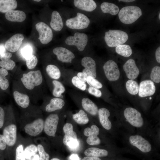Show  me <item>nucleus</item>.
I'll return each instance as SVG.
<instances>
[{"instance_id":"23","label":"nucleus","mask_w":160,"mask_h":160,"mask_svg":"<svg viewBox=\"0 0 160 160\" xmlns=\"http://www.w3.org/2000/svg\"><path fill=\"white\" fill-rule=\"evenodd\" d=\"M50 25L52 29L57 31H60L63 27L61 17L56 11H53L52 14Z\"/></svg>"},{"instance_id":"20","label":"nucleus","mask_w":160,"mask_h":160,"mask_svg":"<svg viewBox=\"0 0 160 160\" xmlns=\"http://www.w3.org/2000/svg\"><path fill=\"white\" fill-rule=\"evenodd\" d=\"M98 114L100 122L105 129L109 130L112 127L111 122L109 119L110 112L107 108H102L98 110Z\"/></svg>"},{"instance_id":"27","label":"nucleus","mask_w":160,"mask_h":160,"mask_svg":"<svg viewBox=\"0 0 160 160\" xmlns=\"http://www.w3.org/2000/svg\"><path fill=\"white\" fill-rule=\"evenodd\" d=\"M13 96L16 102L19 106L23 108L29 106L30 99L27 95L15 91L13 92Z\"/></svg>"},{"instance_id":"1","label":"nucleus","mask_w":160,"mask_h":160,"mask_svg":"<svg viewBox=\"0 0 160 160\" xmlns=\"http://www.w3.org/2000/svg\"><path fill=\"white\" fill-rule=\"evenodd\" d=\"M142 15L139 7L135 6L125 7L119 11V18L123 23L131 24L136 21Z\"/></svg>"},{"instance_id":"2","label":"nucleus","mask_w":160,"mask_h":160,"mask_svg":"<svg viewBox=\"0 0 160 160\" xmlns=\"http://www.w3.org/2000/svg\"><path fill=\"white\" fill-rule=\"evenodd\" d=\"M128 36L125 32L119 30H109L105 32L104 40L108 46L116 47L124 43L127 40Z\"/></svg>"},{"instance_id":"43","label":"nucleus","mask_w":160,"mask_h":160,"mask_svg":"<svg viewBox=\"0 0 160 160\" xmlns=\"http://www.w3.org/2000/svg\"><path fill=\"white\" fill-rule=\"evenodd\" d=\"M33 50L31 46L28 45L24 46L22 49L21 54L25 58L32 54Z\"/></svg>"},{"instance_id":"28","label":"nucleus","mask_w":160,"mask_h":160,"mask_svg":"<svg viewBox=\"0 0 160 160\" xmlns=\"http://www.w3.org/2000/svg\"><path fill=\"white\" fill-rule=\"evenodd\" d=\"M84 153L87 156L98 158L106 156L108 153V151L105 149L95 147H90L87 149Z\"/></svg>"},{"instance_id":"53","label":"nucleus","mask_w":160,"mask_h":160,"mask_svg":"<svg viewBox=\"0 0 160 160\" xmlns=\"http://www.w3.org/2000/svg\"><path fill=\"white\" fill-rule=\"evenodd\" d=\"M81 160H102L98 157H91V156H86L84 157Z\"/></svg>"},{"instance_id":"55","label":"nucleus","mask_w":160,"mask_h":160,"mask_svg":"<svg viewBox=\"0 0 160 160\" xmlns=\"http://www.w3.org/2000/svg\"><path fill=\"white\" fill-rule=\"evenodd\" d=\"M135 0H118L119 1H123L124 2H132L134 1H135Z\"/></svg>"},{"instance_id":"42","label":"nucleus","mask_w":160,"mask_h":160,"mask_svg":"<svg viewBox=\"0 0 160 160\" xmlns=\"http://www.w3.org/2000/svg\"><path fill=\"white\" fill-rule=\"evenodd\" d=\"M37 147L39 154L40 160H49V155L45 152L43 146L41 144H39Z\"/></svg>"},{"instance_id":"31","label":"nucleus","mask_w":160,"mask_h":160,"mask_svg":"<svg viewBox=\"0 0 160 160\" xmlns=\"http://www.w3.org/2000/svg\"><path fill=\"white\" fill-rule=\"evenodd\" d=\"M73 119L78 124H87L89 119L87 114L82 110H80L78 113L72 116Z\"/></svg>"},{"instance_id":"5","label":"nucleus","mask_w":160,"mask_h":160,"mask_svg":"<svg viewBox=\"0 0 160 160\" xmlns=\"http://www.w3.org/2000/svg\"><path fill=\"white\" fill-rule=\"evenodd\" d=\"M90 23L89 18L84 14L78 12L76 16L68 19L65 25L68 28L75 30H81L87 28Z\"/></svg>"},{"instance_id":"8","label":"nucleus","mask_w":160,"mask_h":160,"mask_svg":"<svg viewBox=\"0 0 160 160\" xmlns=\"http://www.w3.org/2000/svg\"><path fill=\"white\" fill-rule=\"evenodd\" d=\"M36 28L39 33L38 39L43 44L50 42L53 38V33L51 28L44 23L41 22L37 23Z\"/></svg>"},{"instance_id":"46","label":"nucleus","mask_w":160,"mask_h":160,"mask_svg":"<svg viewBox=\"0 0 160 160\" xmlns=\"http://www.w3.org/2000/svg\"><path fill=\"white\" fill-rule=\"evenodd\" d=\"M6 147L4 137L2 135L0 134V150L3 151L5 150Z\"/></svg>"},{"instance_id":"48","label":"nucleus","mask_w":160,"mask_h":160,"mask_svg":"<svg viewBox=\"0 0 160 160\" xmlns=\"http://www.w3.org/2000/svg\"><path fill=\"white\" fill-rule=\"evenodd\" d=\"M77 76L84 83L87 82L88 76L85 73L83 72H79L77 74Z\"/></svg>"},{"instance_id":"22","label":"nucleus","mask_w":160,"mask_h":160,"mask_svg":"<svg viewBox=\"0 0 160 160\" xmlns=\"http://www.w3.org/2000/svg\"><path fill=\"white\" fill-rule=\"evenodd\" d=\"M5 17L7 20L10 21L22 22L25 20L26 15L23 11L12 10L5 13Z\"/></svg>"},{"instance_id":"13","label":"nucleus","mask_w":160,"mask_h":160,"mask_svg":"<svg viewBox=\"0 0 160 160\" xmlns=\"http://www.w3.org/2000/svg\"><path fill=\"white\" fill-rule=\"evenodd\" d=\"M44 120L42 119H36L25 126V132L31 136H36L42 132L44 128Z\"/></svg>"},{"instance_id":"47","label":"nucleus","mask_w":160,"mask_h":160,"mask_svg":"<svg viewBox=\"0 0 160 160\" xmlns=\"http://www.w3.org/2000/svg\"><path fill=\"white\" fill-rule=\"evenodd\" d=\"M5 113L4 109L0 107V129L4 125Z\"/></svg>"},{"instance_id":"57","label":"nucleus","mask_w":160,"mask_h":160,"mask_svg":"<svg viewBox=\"0 0 160 160\" xmlns=\"http://www.w3.org/2000/svg\"><path fill=\"white\" fill-rule=\"evenodd\" d=\"M35 1H37V2H39L41 1L40 0H34Z\"/></svg>"},{"instance_id":"45","label":"nucleus","mask_w":160,"mask_h":160,"mask_svg":"<svg viewBox=\"0 0 160 160\" xmlns=\"http://www.w3.org/2000/svg\"><path fill=\"white\" fill-rule=\"evenodd\" d=\"M9 86L8 80L0 75V87L3 90L7 89Z\"/></svg>"},{"instance_id":"30","label":"nucleus","mask_w":160,"mask_h":160,"mask_svg":"<svg viewBox=\"0 0 160 160\" xmlns=\"http://www.w3.org/2000/svg\"><path fill=\"white\" fill-rule=\"evenodd\" d=\"M102 12L104 13H109L112 15H115L119 13V8L115 4L108 2L102 3L100 5Z\"/></svg>"},{"instance_id":"18","label":"nucleus","mask_w":160,"mask_h":160,"mask_svg":"<svg viewBox=\"0 0 160 160\" xmlns=\"http://www.w3.org/2000/svg\"><path fill=\"white\" fill-rule=\"evenodd\" d=\"M24 38L23 35L21 33L14 35L6 42V49L12 52L17 51L22 44Z\"/></svg>"},{"instance_id":"50","label":"nucleus","mask_w":160,"mask_h":160,"mask_svg":"<svg viewBox=\"0 0 160 160\" xmlns=\"http://www.w3.org/2000/svg\"><path fill=\"white\" fill-rule=\"evenodd\" d=\"M155 57L157 62L160 63V47H159L156 50Z\"/></svg>"},{"instance_id":"6","label":"nucleus","mask_w":160,"mask_h":160,"mask_svg":"<svg viewBox=\"0 0 160 160\" xmlns=\"http://www.w3.org/2000/svg\"><path fill=\"white\" fill-rule=\"evenodd\" d=\"M126 121L134 127L140 128L144 124V120L141 113L137 110L132 107L125 109L124 112Z\"/></svg>"},{"instance_id":"4","label":"nucleus","mask_w":160,"mask_h":160,"mask_svg":"<svg viewBox=\"0 0 160 160\" xmlns=\"http://www.w3.org/2000/svg\"><path fill=\"white\" fill-rule=\"evenodd\" d=\"M22 83L28 89H33L35 86H38L42 83L43 78L40 71H31L23 74L21 78Z\"/></svg>"},{"instance_id":"9","label":"nucleus","mask_w":160,"mask_h":160,"mask_svg":"<svg viewBox=\"0 0 160 160\" xmlns=\"http://www.w3.org/2000/svg\"><path fill=\"white\" fill-rule=\"evenodd\" d=\"M129 141L132 145L143 153H148L151 150L152 146L150 143L141 135H131L129 138Z\"/></svg>"},{"instance_id":"26","label":"nucleus","mask_w":160,"mask_h":160,"mask_svg":"<svg viewBox=\"0 0 160 160\" xmlns=\"http://www.w3.org/2000/svg\"><path fill=\"white\" fill-rule=\"evenodd\" d=\"M65 103L64 100L61 98L58 97L53 98L46 106V111L50 112L60 109L64 106Z\"/></svg>"},{"instance_id":"36","label":"nucleus","mask_w":160,"mask_h":160,"mask_svg":"<svg viewBox=\"0 0 160 160\" xmlns=\"http://www.w3.org/2000/svg\"><path fill=\"white\" fill-rule=\"evenodd\" d=\"M150 78L152 81L156 83L160 82V67L156 66L152 69Z\"/></svg>"},{"instance_id":"35","label":"nucleus","mask_w":160,"mask_h":160,"mask_svg":"<svg viewBox=\"0 0 160 160\" xmlns=\"http://www.w3.org/2000/svg\"><path fill=\"white\" fill-rule=\"evenodd\" d=\"M52 83L54 86L52 92L53 95L56 97H60L65 91L64 87L60 82L56 80H53Z\"/></svg>"},{"instance_id":"25","label":"nucleus","mask_w":160,"mask_h":160,"mask_svg":"<svg viewBox=\"0 0 160 160\" xmlns=\"http://www.w3.org/2000/svg\"><path fill=\"white\" fill-rule=\"evenodd\" d=\"M37 146L31 144L27 146L24 150V154L27 160H40Z\"/></svg>"},{"instance_id":"21","label":"nucleus","mask_w":160,"mask_h":160,"mask_svg":"<svg viewBox=\"0 0 160 160\" xmlns=\"http://www.w3.org/2000/svg\"><path fill=\"white\" fill-rule=\"evenodd\" d=\"M73 3L77 8L87 12H92L97 7V4L93 0H75Z\"/></svg>"},{"instance_id":"10","label":"nucleus","mask_w":160,"mask_h":160,"mask_svg":"<svg viewBox=\"0 0 160 160\" xmlns=\"http://www.w3.org/2000/svg\"><path fill=\"white\" fill-rule=\"evenodd\" d=\"M105 75L109 81H115L118 80L120 73L117 63L114 61H107L103 66Z\"/></svg>"},{"instance_id":"34","label":"nucleus","mask_w":160,"mask_h":160,"mask_svg":"<svg viewBox=\"0 0 160 160\" xmlns=\"http://www.w3.org/2000/svg\"><path fill=\"white\" fill-rule=\"evenodd\" d=\"M126 89L130 94L132 95H136L138 93L139 85L136 81L129 80L127 81L126 84Z\"/></svg>"},{"instance_id":"24","label":"nucleus","mask_w":160,"mask_h":160,"mask_svg":"<svg viewBox=\"0 0 160 160\" xmlns=\"http://www.w3.org/2000/svg\"><path fill=\"white\" fill-rule=\"evenodd\" d=\"M81 105L84 109L91 115L95 116L98 114L97 106L89 98H83L81 100Z\"/></svg>"},{"instance_id":"40","label":"nucleus","mask_w":160,"mask_h":160,"mask_svg":"<svg viewBox=\"0 0 160 160\" xmlns=\"http://www.w3.org/2000/svg\"><path fill=\"white\" fill-rule=\"evenodd\" d=\"M87 84L90 86L97 89L101 88L103 87L102 84L95 78L90 76H88L87 80Z\"/></svg>"},{"instance_id":"3","label":"nucleus","mask_w":160,"mask_h":160,"mask_svg":"<svg viewBox=\"0 0 160 160\" xmlns=\"http://www.w3.org/2000/svg\"><path fill=\"white\" fill-rule=\"evenodd\" d=\"M65 135L63 138V143L71 151H75L78 147L79 142L77 134L73 130L72 125L66 123L63 127Z\"/></svg>"},{"instance_id":"59","label":"nucleus","mask_w":160,"mask_h":160,"mask_svg":"<svg viewBox=\"0 0 160 160\" xmlns=\"http://www.w3.org/2000/svg\"><path fill=\"white\" fill-rule=\"evenodd\" d=\"M61 1H62V2L63 1V0H61Z\"/></svg>"},{"instance_id":"56","label":"nucleus","mask_w":160,"mask_h":160,"mask_svg":"<svg viewBox=\"0 0 160 160\" xmlns=\"http://www.w3.org/2000/svg\"><path fill=\"white\" fill-rule=\"evenodd\" d=\"M50 160H60L57 158H53L51 159Z\"/></svg>"},{"instance_id":"29","label":"nucleus","mask_w":160,"mask_h":160,"mask_svg":"<svg viewBox=\"0 0 160 160\" xmlns=\"http://www.w3.org/2000/svg\"><path fill=\"white\" fill-rule=\"evenodd\" d=\"M17 3L15 0H0V12L6 13L13 10L17 7Z\"/></svg>"},{"instance_id":"15","label":"nucleus","mask_w":160,"mask_h":160,"mask_svg":"<svg viewBox=\"0 0 160 160\" xmlns=\"http://www.w3.org/2000/svg\"><path fill=\"white\" fill-rule=\"evenodd\" d=\"M16 126L11 124L5 127L3 131V135L4 137L7 145L9 146L14 145L17 138Z\"/></svg>"},{"instance_id":"38","label":"nucleus","mask_w":160,"mask_h":160,"mask_svg":"<svg viewBox=\"0 0 160 160\" xmlns=\"http://www.w3.org/2000/svg\"><path fill=\"white\" fill-rule=\"evenodd\" d=\"M72 84L75 87L79 89L85 91L87 88V84L81 81L77 76H75L73 77L71 80Z\"/></svg>"},{"instance_id":"12","label":"nucleus","mask_w":160,"mask_h":160,"mask_svg":"<svg viewBox=\"0 0 160 160\" xmlns=\"http://www.w3.org/2000/svg\"><path fill=\"white\" fill-rule=\"evenodd\" d=\"M99 128L96 125H92L90 127H87L84 130V134L88 137L87 139V142L91 145H99L101 143L100 138L97 136L99 134Z\"/></svg>"},{"instance_id":"19","label":"nucleus","mask_w":160,"mask_h":160,"mask_svg":"<svg viewBox=\"0 0 160 160\" xmlns=\"http://www.w3.org/2000/svg\"><path fill=\"white\" fill-rule=\"evenodd\" d=\"M123 69L127 77L130 80L135 79L139 74V70L132 59H130L126 62L123 66Z\"/></svg>"},{"instance_id":"32","label":"nucleus","mask_w":160,"mask_h":160,"mask_svg":"<svg viewBox=\"0 0 160 160\" xmlns=\"http://www.w3.org/2000/svg\"><path fill=\"white\" fill-rule=\"evenodd\" d=\"M116 52L118 54L125 57H128L132 54V50L130 46L127 44H121L116 47Z\"/></svg>"},{"instance_id":"17","label":"nucleus","mask_w":160,"mask_h":160,"mask_svg":"<svg viewBox=\"0 0 160 160\" xmlns=\"http://www.w3.org/2000/svg\"><path fill=\"white\" fill-rule=\"evenodd\" d=\"M81 64L84 68L82 72L88 76H90L95 78L96 77V63L93 59L90 57H85L82 59Z\"/></svg>"},{"instance_id":"49","label":"nucleus","mask_w":160,"mask_h":160,"mask_svg":"<svg viewBox=\"0 0 160 160\" xmlns=\"http://www.w3.org/2000/svg\"><path fill=\"white\" fill-rule=\"evenodd\" d=\"M12 54L9 52H7L3 53L0 55V59L1 60H5L10 59L12 57Z\"/></svg>"},{"instance_id":"14","label":"nucleus","mask_w":160,"mask_h":160,"mask_svg":"<svg viewBox=\"0 0 160 160\" xmlns=\"http://www.w3.org/2000/svg\"><path fill=\"white\" fill-rule=\"evenodd\" d=\"M57 59L62 63H70L75 58L74 54L68 49L62 47L55 48L53 50Z\"/></svg>"},{"instance_id":"33","label":"nucleus","mask_w":160,"mask_h":160,"mask_svg":"<svg viewBox=\"0 0 160 160\" xmlns=\"http://www.w3.org/2000/svg\"><path fill=\"white\" fill-rule=\"evenodd\" d=\"M46 71L49 76L54 79H59L61 76V72L59 68L56 66L49 65L46 68Z\"/></svg>"},{"instance_id":"51","label":"nucleus","mask_w":160,"mask_h":160,"mask_svg":"<svg viewBox=\"0 0 160 160\" xmlns=\"http://www.w3.org/2000/svg\"><path fill=\"white\" fill-rule=\"evenodd\" d=\"M8 74V72L6 69L3 68L0 69V75L1 76L5 77Z\"/></svg>"},{"instance_id":"54","label":"nucleus","mask_w":160,"mask_h":160,"mask_svg":"<svg viewBox=\"0 0 160 160\" xmlns=\"http://www.w3.org/2000/svg\"><path fill=\"white\" fill-rule=\"evenodd\" d=\"M6 51L5 45L3 44H0V55L5 53Z\"/></svg>"},{"instance_id":"37","label":"nucleus","mask_w":160,"mask_h":160,"mask_svg":"<svg viewBox=\"0 0 160 160\" xmlns=\"http://www.w3.org/2000/svg\"><path fill=\"white\" fill-rule=\"evenodd\" d=\"M26 64L29 69H32L36 66L38 63V59L36 57L32 54L25 58Z\"/></svg>"},{"instance_id":"58","label":"nucleus","mask_w":160,"mask_h":160,"mask_svg":"<svg viewBox=\"0 0 160 160\" xmlns=\"http://www.w3.org/2000/svg\"><path fill=\"white\" fill-rule=\"evenodd\" d=\"M159 20H160V13H159Z\"/></svg>"},{"instance_id":"39","label":"nucleus","mask_w":160,"mask_h":160,"mask_svg":"<svg viewBox=\"0 0 160 160\" xmlns=\"http://www.w3.org/2000/svg\"><path fill=\"white\" fill-rule=\"evenodd\" d=\"M15 65V63L10 59L0 61V67L7 70H12Z\"/></svg>"},{"instance_id":"16","label":"nucleus","mask_w":160,"mask_h":160,"mask_svg":"<svg viewBox=\"0 0 160 160\" xmlns=\"http://www.w3.org/2000/svg\"><path fill=\"white\" fill-rule=\"evenodd\" d=\"M156 87L151 80H146L142 81L139 86L138 95L143 97L153 95L156 91Z\"/></svg>"},{"instance_id":"52","label":"nucleus","mask_w":160,"mask_h":160,"mask_svg":"<svg viewBox=\"0 0 160 160\" xmlns=\"http://www.w3.org/2000/svg\"><path fill=\"white\" fill-rule=\"evenodd\" d=\"M69 160H80L79 156L77 154H72L69 157Z\"/></svg>"},{"instance_id":"44","label":"nucleus","mask_w":160,"mask_h":160,"mask_svg":"<svg viewBox=\"0 0 160 160\" xmlns=\"http://www.w3.org/2000/svg\"><path fill=\"white\" fill-rule=\"evenodd\" d=\"M88 91L89 93L97 97H100L102 95V92L100 90L91 86L89 87Z\"/></svg>"},{"instance_id":"7","label":"nucleus","mask_w":160,"mask_h":160,"mask_svg":"<svg viewBox=\"0 0 160 160\" xmlns=\"http://www.w3.org/2000/svg\"><path fill=\"white\" fill-rule=\"evenodd\" d=\"M88 42V36L84 33L77 32L74 36H70L65 40L66 44L69 46H75L80 51L84 50Z\"/></svg>"},{"instance_id":"41","label":"nucleus","mask_w":160,"mask_h":160,"mask_svg":"<svg viewBox=\"0 0 160 160\" xmlns=\"http://www.w3.org/2000/svg\"><path fill=\"white\" fill-rule=\"evenodd\" d=\"M15 160H26L24 154L23 147L22 144L19 145L16 148Z\"/></svg>"},{"instance_id":"11","label":"nucleus","mask_w":160,"mask_h":160,"mask_svg":"<svg viewBox=\"0 0 160 160\" xmlns=\"http://www.w3.org/2000/svg\"><path fill=\"white\" fill-rule=\"evenodd\" d=\"M59 117L57 114L49 115L46 119L44 124V130L48 135L55 137L59 121Z\"/></svg>"}]
</instances>
